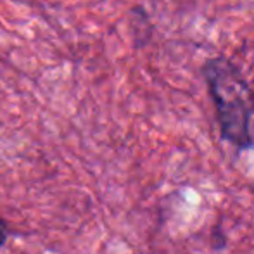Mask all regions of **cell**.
Returning <instances> with one entry per match:
<instances>
[{
    "label": "cell",
    "instance_id": "1",
    "mask_svg": "<svg viewBox=\"0 0 254 254\" xmlns=\"http://www.w3.org/2000/svg\"><path fill=\"white\" fill-rule=\"evenodd\" d=\"M202 74L221 137L239 149L254 147V92L241 69L225 57H213L202 66Z\"/></svg>",
    "mask_w": 254,
    "mask_h": 254
},
{
    "label": "cell",
    "instance_id": "2",
    "mask_svg": "<svg viewBox=\"0 0 254 254\" xmlns=\"http://www.w3.org/2000/svg\"><path fill=\"white\" fill-rule=\"evenodd\" d=\"M7 235H9V228H7V223L3 220H0V248L5 244Z\"/></svg>",
    "mask_w": 254,
    "mask_h": 254
}]
</instances>
